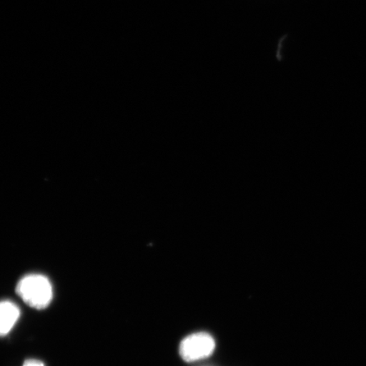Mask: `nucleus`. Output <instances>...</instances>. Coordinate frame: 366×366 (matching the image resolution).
<instances>
[{"label": "nucleus", "mask_w": 366, "mask_h": 366, "mask_svg": "<svg viewBox=\"0 0 366 366\" xmlns=\"http://www.w3.org/2000/svg\"><path fill=\"white\" fill-rule=\"evenodd\" d=\"M16 294L30 307L43 310L47 308L53 300V287L47 277L31 274L18 282Z\"/></svg>", "instance_id": "f257e3e1"}, {"label": "nucleus", "mask_w": 366, "mask_h": 366, "mask_svg": "<svg viewBox=\"0 0 366 366\" xmlns=\"http://www.w3.org/2000/svg\"><path fill=\"white\" fill-rule=\"evenodd\" d=\"M216 349V342L209 333L199 332L192 334L181 342L179 353L186 362L208 358Z\"/></svg>", "instance_id": "f03ea898"}, {"label": "nucleus", "mask_w": 366, "mask_h": 366, "mask_svg": "<svg viewBox=\"0 0 366 366\" xmlns=\"http://www.w3.org/2000/svg\"><path fill=\"white\" fill-rule=\"evenodd\" d=\"M20 315V309L12 302H0V337L7 335L12 330Z\"/></svg>", "instance_id": "7ed1b4c3"}, {"label": "nucleus", "mask_w": 366, "mask_h": 366, "mask_svg": "<svg viewBox=\"0 0 366 366\" xmlns=\"http://www.w3.org/2000/svg\"><path fill=\"white\" fill-rule=\"evenodd\" d=\"M23 366H44V365L39 360H26Z\"/></svg>", "instance_id": "20e7f679"}]
</instances>
